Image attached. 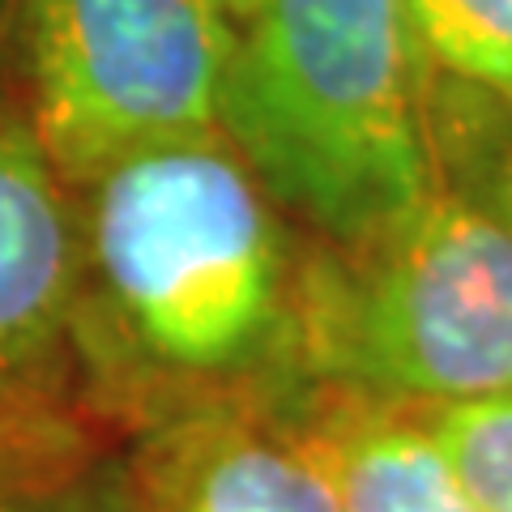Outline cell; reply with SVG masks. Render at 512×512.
I'll return each mask as SVG.
<instances>
[{"instance_id": "cell-1", "label": "cell", "mask_w": 512, "mask_h": 512, "mask_svg": "<svg viewBox=\"0 0 512 512\" xmlns=\"http://www.w3.org/2000/svg\"><path fill=\"white\" fill-rule=\"evenodd\" d=\"M77 359L141 431L278 410L308 376L312 239L218 128L128 150L73 180Z\"/></svg>"}, {"instance_id": "cell-2", "label": "cell", "mask_w": 512, "mask_h": 512, "mask_svg": "<svg viewBox=\"0 0 512 512\" xmlns=\"http://www.w3.org/2000/svg\"><path fill=\"white\" fill-rule=\"evenodd\" d=\"M214 128L329 248L363 244L444 188L406 0H256L235 22Z\"/></svg>"}, {"instance_id": "cell-3", "label": "cell", "mask_w": 512, "mask_h": 512, "mask_svg": "<svg viewBox=\"0 0 512 512\" xmlns=\"http://www.w3.org/2000/svg\"><path fill=\"white\" fill-rule=\"evenodd\" d=\"M308 376L419 410L512 389V227L440 188L350 248L312 239Z\"/></svg>"}, {"instance_id": "cell-4", "label": "cell", "mask_w": 512, "mask_h": 512, "mask_svg": "<svg viewBox=\"0 0 512 512\" xmlns=\"http://www.w3.org/2000/svg\"><path fill=\"white\" fill-rule=\"evenodd\" d=\"M22 111L69 180L218 124V0H9Z\"/></svg>"}, {"instance_id": "cell-5", "label": "cell", "mask_w": 512, "mask_h": 512, "mask_svg": "<svg viewBox=\"0 0 512 512\" xmlns=\"http://www.w3.org/2000/svg\"><path fill=\"white\" fill-rule=\"evenodd\" d=\"M82 231L73 180L22 103H0V393L39 389L77 359Z\"/></svg>"}, {"instance_id": "cell-6", "label": "cell", "mask_w": 512, "mask_h": 512, "mask_svg": "<svg viewBox=\"0 0 512 512\" xmlns=\"http://www.w3.org/2000/svg\"><path fill=\"white\" fill-rule=\"evenodd\" d=\"M124 512H342L278 410H210L141 431Z\"/></svg>"}, {"instance_id": "cell-7", "label": "cell", "mask_w": 512, "mask_h": 512, "mask_svg": "<svg viewBox=\"0 0 512 512\" xmlns=\"http://www.w3.org/2000/svg\"><path fill=\"white\" fill-rule=\"evenodd\" d=\"M342 512H491L419 406L312 380L278 406Z\"/></svg>"}, {"instance_id": "cell-8", "label": "cell", "mask_w": 512, "mask_h": 512, "mask_svg": "<svg viewBox=\"0 0 512 512\" xmlns=\"http://www.w3.org/2000/svg\"><path fill=\"white\" fill-rule=\"evenodd\" d=\"M431 133L444 188L512 227V103L431 77Z\"/></svg>"}, {"instance_id": "cell-9", "label": "cell", "mask_w": 512, "mask_h": 512, "mask_svg": "<svg viewBox=\"0 0 512 512\" xmlns=\"http://www.w3.org/2000/svg\"><path fill=\"white\" fill-rule=\"evenodd\" d=\"M406 13L431 77L512 103V0H406Z\"/></svg>"}, {"instance_id": "cell-10", "label": "cell", "mask_w": 512, "mask_h": 512, "mask_svg": "<svg viewBox=\"0 0 512 512\" xmlns=\"http://www.w3.org/2000/svg\"><path fill=\"white\" fill-rule=\"evenodd\" d=\"M423 414L483 504L491 512H512V389Z\"/></svg>"}, {"instance_id": "cell-11", "label": "cell", "mask_w": 512, "mask_h": 512, "mask_svg": "<svg viewBox=\"0 0 512 512\" xmlns=\"http://www.w3.org/2000/svg\"><path fill=\"white\" fill-rule=\"evenodd\" d=\"M0 512H124L120 474L103 483H30L0 474Z\"/></svg>"}, {"instance_id": "cell-12", "label": "cell", "mask_w": 512, "mask_h": 512, "mask_svg": "<svg viewBox=\"0 0 512 512\" xmlns=\"http://www.w3.org/2000/svg\"><path fill=\"white\" fill-rule=\"evenodd\" d=\"M9 77H18L13 73V9L9 0H0V103H9Z\"/></svg>"}, {"instance_id": "cell-13", "label": "cell", "mask_w": 512, "mask_h": 512, "mask_svg": "<svg viewBox=\"0 0 512 512\" xmlns=\"http://www.w3.org/2000/svg\"><path fill=\"white\" fill-rule=\"evenodd\" d=\"M222 5V13H227L231 22H239V18H248V13L256 9V0H218Z\"/></svg>"}]
</instances>
